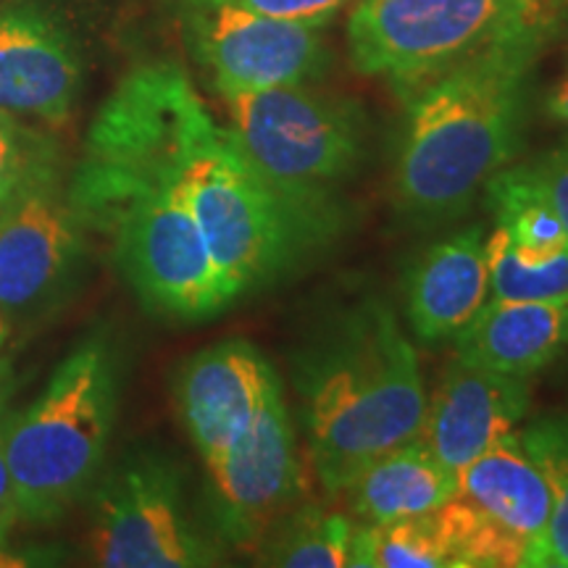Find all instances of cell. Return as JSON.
Segmentation results:
<instances>
[{
	"label": "cell",
	"mask_w": 568,
	"mask_h": 568,
	"mask_svg": "<svg viewBox=\"0 0 568 568\" xmlns=\"http://www.w3.org/2000/svg\"><path fill=\"white\" fill-rule=\"evenodd\" d=\"M55 159L59 153L42 134L0 111V201H6L34 169Z\"/></svg>",
	"instance_id": "24"
},
{
	"label": "cell",
	"mask_w": 568,
	"mask_h": 568,
	"mask_svg": "<svg viewBox=\"0 0 568 568\" xmlns=\"http://www.w3.org/2000/svg\"><path fill=\"white\" fill-rule=\"evenodd\" d=\"M437 510L385 524H358L353 531L351 566L453 568V556Z\"/></svg>",
	"instance_id": "21"
},
{
	"label": "cell",
	"mask_w": 568,
	"mask_h": 568,
	"mask_svg": "<svg viewBox=\"0 0 568 568\" xmlns=\"http://www.w3.org/2000/svg\"><path fill=\"white\" fill-rule=\"evenodd\" d=\"M88 234L61 159L34 169L0 201V316H40L67 301L84 272Z\"/></svg>",
	"instance_id": "9"
},
{
	"label": "cell",
	"mask_w": 568,
	"mask_h": 568,
	"mask_svg": "<svg viewBox=\"0 0 568 568\" xmlns=\"http://www.w3.org/2000/svg\"><path fill=\"white\" fill-rule=\"evenodd\" d=\"M247 11L264 13V17L295 21V24L324 27L347 0H230Z\"/></svg>",
	"instance_id": "26"
},
{
	"label": "cell",
	"mask_w": 568,
	"mask_h": 568,
	"mask_svg": "<svg viewBox=\"0 0 568 568\" xmlns=\"http://www.w3.org/2000/svg\"><path fill=\"white\" fill-rule=\"evenodd\" d=\"M518 437L550 487L548 566L568 568V416L537 418Z\"/></svg>",
	"instance_id": "23"
},
{
	"label": "cell",
	"mask_w": 568,
	"mask_h": 568,
	"mask_svg": "<svg viewBox=\"0 0 568 568\" xmlns=\"http://www.w3.org/2000/svg\"><path fill=\"white\" fill-rule=\"evenodd\" d=\"M180 176L205 245L234 297L280 280L318 243L261 180L201 95L187 105Z\"/></svg>",
	"instance_id": "6"
},
{
	"label": "cell",
	"mask_w": 568,
	"mask_h": 568,
	"mask_svg": "<svg viewBox=\"0 0 568 568\" xmlns=\"http://www.w3.org/2000/svg\"><path fill=\"white\" fill-rule=\"evenodd\" d=\"M343 495L361 524L397 521L450 503L458 495V474L416 437L361 468Z\"/></svg>",
	"instance_id": "18"
},
{
	"label": "cell",
	"mask_w": 568,
	"mask_h": 568,
	"mask_svg": "<svg viewBox=\"0 0 568 568\" xmlns=\"http://www.w3.org/2000/svg\"><path fill=\"white\" fill-rule=\"evenodd\" d=\"M205 471L216 537L255 552L301 495V458L284 389L274 393L245 437L205 464Z\"/></svg>",
	"instance_id": "11"
},
{
	"label": "cell",
	"mask_w": 568,
	"mask_h": 568,
	"mask_svg": "<svg viewBox=\"0 0 568 568\" xmlns=\"http://www.w3.org/2000/svg\"><path fill=\"white\" fill-rule=\"evenodd\" d=\"M535 32L527 0H361L347 19V51L366 77L418 90L493 42Z\"/></svg>",
	"instance_id": "7"
},
{
	"label": "cell",
	"mask_w": 568,
	"mask_h": 568,
	"mask_svg": "<svg viewBox=\"0 0 568 568\" xmlns=\"http://www.w3.org/2000/svg\"><path fill=\"white\" fill-rule=\"evenodd\" d=\"M280 389L276 368L247 339H222L190 355L176 372L174 403L203 464L245 437Z\"/></svg>",
	"instance_id": "12"
},
{
	"label": "cell",
	"mask_w": 568,
	"mask_h": 568,
	"mask_svg": "<svg viewBox=\"0 0 568 568\" xmlns=\"http://www.w3.org/2000/svg\"><path fill=\"white\" fill-rule=\"evenodd\" d=\"M293 385L311 466L329 495L422 432L426 389L416 351L376 297L337 311L297 347Z\"/></svg>",
	"instance_id": "2"
},
{
	"label": "cell",
	"mask_w": 568,
	"mask_h": 568,
	"mask_svg": "<svg viewBox=\"0 0 568 568\" xmlns=\"http://www.w3.org/2000/svg\"><path fill=\"white\" fill-rule=\"evenodd\" d=\"M542 34L506 38L416 90L397 142L393 197L414 224L456 219L521 151Z\"/></svg>",
	"instance_id": "3"
},
{
	"label": "cell",
	"mask_w": 568,
	"mask_h": 568,
	"mask_svg": "<svg viewBox=\"0 0 568 568\" xmlns=\"http://www.w3.org/2000/svg\"><path fill=\"white\" fill-rule=\"evenodd\" d=\"M184 30L219 95L308 84L326 48L316 27L247 11L230 0H184Z\"/></svg>",
	"instance_id": "10"
},
{
	"label": "cell",
	"mask_w": 568,
	"mask_h": 568,
	"mask_svg": "<svg viewBox=\"0 0 568 568\" xmlns=\"http://www.w3.org/2000/svg\"><path fill=\"white\" fill-rule=\"evenodd\" d=\"M90 564L103 568L219 566L222 539L190 516L180 466L159 450H134L90 489Z\"/></svg>",
	"instance_id": "8"
},
{
	"label": "cell",
	"mask_w": 568,
	"mask_h": 568,
	"mask_svg": "<svg viewBox=\"0 0 568 568\" xmlns=\"http://www.w3.org/2000/svg\"><path fill=\"white\" fill-rule=\"evenodd\" d=\"M82 84L74 42L32 6L0 11V111L61 126Z\"/></svg>",
	"instance_id": "14"
},
{
	"label": "cell",
	"mask_w": 568,
	"mask_h": 568,
	"mask_svg": "<svg viewBox=\"0 0 568 568\" xmlns=\"http://www.w3.org/2000/svg\"><path fill=\"white\" fill-rule=\"evenodd\" d=\"M531 180L542 190L545 201L556 211L558 222L564 224L566 240H568V140L560 145L550 148L539 159L524 163Z\"/></svg>",
	"instance_id": "25"
},
{
	"label": "cell",
	"mask_w": 568,
	"mask_h": 568,
	"mask_svg": "<svg viewBox=\"0 0 568 568\" xmlns=\"http://www.w3.org/2000/svg\"><path fill=\"white\" fill-rule=\"evenodd\" d=\"M226 132L318 245L337 232L339 187L366 159L364 113L305 84L219 95Z\"/></svg>",
	"instance_id": "4"
},
{
	"label": "cell",
	"mask_w": 568,
	"mask_h": 568,
	"mask_svg": "<svg viewBox=\"0 0 568 568\" xmlns=\"http://www.w3.org/2000/svg\"><path fill=\"white\" fill-rule=\"evenodd\" d=\"M116 366L109 345L88 339L61 361L42 393L6 424L19 521H61L103 474L116 422Z\"/></svg>",
	"instance_id": "5"
},
{
	"label": "cell",
	"mask_w": 568,
	"mask_h": 568,
	"mask_svg": "<svg viewBox=\"0 0 568 568\" xmlns=\"http://www.w3.org/2000/svg\"><path fill=\"white\" fill-rule=\"evenodd\" d=\"M529 3V11L531 17H535V21L539 27H542V32L550 34L558 30V17H556V6H552V0H527Z\"/></svg>",
	"instance_id": "29"
},
{
	"label": "cell",
	"mask_w": 568,
	"mask_h": 568,
	"mask_svg": "<svg viewBox=\"0 0 568 568\" xmlns=\"http://www.w3.org/2000/svg\"><path fill=\"white\" fill-rule=\"evenodd\" d=\"M458 495L514 535L527 550V566H548L552 497L518 432L458 471Z\"/></svg>",
	"instance_id": "16"
},
{
	"label": "cell",
	"mask_w": 568,
	"mask_h": 568,
	"mask_svg": "<svg viewBox=\"0 0 568 568\" xmlns=\"http://www.w3.org/2000/svg\"><path fill=\"white\" fill-rule=\"evenodd\" d=\"M6 322H3V316H0V337H3V332H6V326H3Z\"/></svg>",
	"instance_id": "32"
},
{
	"label": "cell",
	"mask_w": 568,
	"mask_h": 568,
	"mask_svg": "<svg viewBox=\"0 0 568 568\" xmlns=\"http://www.w3.org/2000/svg\"><path fill=\"white\" fill-rule=\"evenodd\" d=\"M566 332L568 303L489 297L456 337V358L495 374L531 379L558 358Z\"/></svg>",
	"instance_id": "17"
},
{
	"label": "cell",
	"mask_w": 568,
	"mask_h": 568,
	"mask_svg": "<svg viewBox=\"0 0 568 568\" xmlns=\"http://www.w3.org/2000/svg\"><path fill=\"white\" fill-rule=\"evenodd\" d=\"M487 264L489 297L568 303V247L548 258H524L500 230H493L487 237Z\"/></svg>",
	"instance_id": "22"
},
{
	"label": "cell",
	"mask_w": 568,
	"mask_h": 568,
	"mask_svg": "<svg viewBox=\"0 0 568 568\" xmlns=\"http://www.w3.org/2000/svg\"><path fill=\"white\" fill-rule=\"evenodd\" d=\"M195 95L176 63L132 69L98 111L69 180L77 213L111 240L140 303L172 322H205L237 301L180 176L182 124Z\"/></svg>",
	"instance_id": "1"
},
{
	"label": "cell",
	"mask_w": 568,
	"mask_h": 568,
	"mask_svg": "<svg viewBox=\"0 0 568 568\" xmlns=\"http://www.w3.org/2000/svg\"><path fill=\"white\" fill-rule=\"evenodd\" d=\"M529 400V379L495 374L453 358L426 397L418 439L458 474L518 429Z\"/></svg>",
	"instance_id": "13"
},
{
	"label": "cell",
	"mask_w": 568,
	"mask_h": 568,
	"mask_svg": "<svg viewBox=\"0 0 568 568\" xmlns=\"http://www.w3.org/2000/svg\"><path fill=\"white\" fill-rule=\"evenodd\" d=\"M355 524L318 506L290 508L255 550L261 566L343 568L351 566Z\"/></svg>",
	"instance_id": "20"
},
{
	"label": "cell",
	"mask_w": 568,
	"mask_h": 568,
	"mask_svg": "<svg viewBox=\"0 0 568 568\" xmlns=\"http://www.w3.org/2000/svg\"><path fill=\"white\" fill-rule=\"evenodd\" d=\"M545 113L552 122L568 126V74L545 98Z\"/></svg>",
	"instance_id": "28"
},
{
	"label": "cell",
	"mask_w": 568,
	"mask_h": 568,
	"mask_svg": "<svg viewBox=\"0 0 568 568\" xmlns=\"http://www.w3.org/2000/svg\"><path fill=\"white\" fill-rule=\"evenodd\" d=\"M552 6H556L558 24H564V21L568 19V0H552Z\"/></svg>",
	"instance_id": "31"
},
{
	"label": "cell",
	"mask_w": 568,
	"mask_h": 568,
	"mask_svg": "<svg viewBox=\"0 0 568 568\" xmlns=\"http://www.w3.org/2000/svg\"><path fill=\"white\" fill-rule=\"evenodd\" d=\"M566 345H568V332H566Z\"/></svg>",
	"instance_id": "33"
},
{
	"label": "cell",
	"mask_w": 568,
	"mask_h": 568,
	"mask_svg": "<svg viewBox=\"0 0 568 568\" xmlns=\"http://www.w3.org/2000/svg\"><path fill=\"white\" fill-rule=\"evenodd\" d=\"M9 529H0V568H11V566H27L30 560L24 558V552H13L9 548Z\"/></svg>",
	"instance_id": "30"
},
{
	"label": "cell",
	"mask_w": 568,
	"mask_h": 568,
	"mask_svg": "<svg viewBox=\"0 0 568 568\" xmlns=\"http://www.w3.org/2000/svg\"><path fill=\"white\" fill-rule=\"evenodd\" d=\"M487 209L495 216V230L503 232L510 247L524 258H548L568 247L564 224L545 201L542 190L531 180L527 166L500 169L485 184Z\"/></svg>",
	"instance_id": "19"
},
{
	"label": "cell",
	"mask_w": 568,
	"mask_h": 568,
	"mask_svg": "<svg viewBox=\"0 0 568 568\" xmlns=\"http://www.w3.org/2000/svg\"><path fill=\"white\" fill-rule=\"evenodd\" d=\"M403 295L418 343L456 339L489 301L485 230L468 226L418 253L406 272Z\"/></svg>",
	"instance_id": "15"
},
{
	"label": "cell",
	"mask_w": 568,
	"mask_h": 568,
	"mask_svg": "<svg viewBox=\"0 0 568 568\" xmlns=\"http://www.w3.org/2000/svg\"><path fill=\"white\" fill-rule=\"evenodd\" d=\"M6 424H9V414L0 408V529H11L13 524H19L17 495H13L11 468L6 458Z\"/></svg>",
	"instance_id": "27"
}]
</instances>
